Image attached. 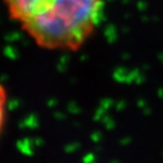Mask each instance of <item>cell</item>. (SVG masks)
<instances>
[{
    "mask_svg": "<svg viewBox=\"0 0 163 163\" xmlns=\"http://www.w3.org/2000/svg\"><path fill=\"white\" fill-rule=\"evenodd\" d=\"M8 111V92L2 83H0V136L4 132Z\"/></svg>",
    "mask_w": 163,
    "mask_h": 163,
    "instance_id": "7a4b0ae2",
    "label": "cell"
},
{
    "mask_svg": "<svg viewBox=\"0 0 163 163\" xmlns=\"http://www.w3.org/2000/svg\"><path fill=\"white\" fill-rule=\"evenodd\" d=\"M8 16L37 46L77 51L100 24L107 0H2Z\"/></svg>",
    "mask_w": 163,
    "mask_h": 163,
    "instance_id": "6da1fadb",
    "label": "cell"
}]
</instances>
